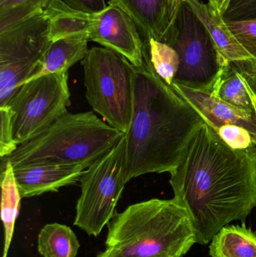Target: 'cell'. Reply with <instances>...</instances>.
I'll use <instances>...</instances> for the list:
<instances>
[{"mask_svg": "<svg viewBox=\"0 0 256 257\" xmlns=\"http://www.w3.org/2000/svg\"><path fill=\"white\" fill-rule=\"evenodd\" d=\"M169 182L189 213L197 244H207L256 206V147L234 149L203 123L186 144Z\"/></svg>", "mask_w": 256, "mask_h": 257, "instance_id": "6da1fadb", "label": "cell"}, {"mask_svg": "<svg viewBox=\"0 0 256 257\" xmlns=\"http://www.w3.org/2000/svg\"><path fill=\"white\" fill-rule=\"evenodd\" d=\"M203 123L193 107L144 62L136 68L132 120L124 136L127 183L146 174L171 173Z\"/></svg>", "mask_w": 256, "mask_h": 257, "instance_id": "7a4b0ae2", "label": "cell"}, {"mask_svg": "<svg viewBox=\"0 0 256 257\" xmlns=\"http://www.w3.org/2000/svg\"><path fill=\"white\" fill-rule=\"evenodd\" d=\"M108 226L107 248L126 257H183L196 244L189 213L174 198L129 205Z\"/></svg>", "mask_w": 256, "mask_h": 257, "instance_id": "3957f363", "label": "cell"}, {"mask_svg": "<svg viewBox=\"0 0 256 257\" xmlns=\"http://www.w3.org/2000/svg\"><path fill=\"white\" fill-rule=\"evenodd\" d=\"M124 136L92 111H67L36 137L18 145L16 151L1 158V162L9 163L13 168L52 163L85 170Z\"/></svg>", "mask_w": 256, "mask_h": 257, "instance_id": "277c9868", "label": "cell"}, {"mask_svg": "<svg viewBox=\"0 0 256 257\" xmlns=\"http://www.w3.org/2000/svg\"><path fill=\"white\" fill-rule=\"evenodd\" d=\"M81 63L89 105L110 126L126 134L133 111L136 68L120 54L100 47L89 49Z\"/></svg>", "mask_w": 256, "mask_h": 257, "instance_id": "5b68a950", "label": "cell"}, {"mask_svg": "<svg viewBox=\"0 0 256 257\" xmlns=\"http://www.w3.org/2000/svg\"><path fill=\"white\" fill-rule=\"evenodd\" d=\"M80 182L81 193L74 225L96 237L115 215L117 202L127 184L124 137L84 170Z\"/></svg>", "mask_w": 256, "mask_h": 257, "instance_id": "8992f818", "label": "cell"}, {"mask_svg": "<svg viewBox=\"0 0 256 257\" xmlns=\"http://www.w3.org/2000/svg\"><path fill=\"white\" fill-rule=\"evenodd\" d=\"M51 42L45 11L0 31V107L34 75Z\"/></svg>", "mask_w": 256, "mask_h": 257, "instance_id": "52a82bcc", "label": "cell"}, {"mask_svg": "<svg viewBox=\"0 0 256 257\" xmlns=\"http://www.w3.org/2000/svg\"><path fill=\"white\" fill-rule=\"evenodd\" d=\"M68 78V73L44 75L14 91L5 106L11 111L17 145L31 140L67 112L70 105Z\"/></svg>", "mask_w": 256, "mask_h": 257, "instance_id": "ba28073f", "label": "cell"}, {"mask_svg": "<svg viewBox=\"0 0 256 257\" xmlns=\"http://www.w3.org/2000/svg\"><path fill=\"white\" fill-rule=\"evenodd\" d=\"M169 45L180 60L173 84L210 93L222 68L230 62L220 55L207 29L184 1Z\"/></svg>", "mask_w": 256, "mask_h": 257, "instance_id": "9c48e42d", "label": "cell"}, {"mask_svg": "<svg viewBox=\"0 0 256 257\" xmlns=\"http://www.w3.org/2000/svg\"><path fill=\"white\" fill-rule=\"evenodd\" d=\"M88 40L120 54L135 67L144 66V39L136 24L118 6L109 4L95 15Z\"/></svg>", "mask_w": 256, "mask_h": 257, "instance_id": "30bf717a", "label": "cell"}, {"mask_svg": "<svg viewBox=\"0 0 256 257\" xmlns=\"http://www.w3.org/2000/svg\"><path fill=\"white\" fill-rule=\"evenodd\" d=\"M182 3L177 0H110L109 4L118 6L130 17L143 39L153 38L169 45L175 33Z\"/></svg>", "mask_w": 256, "mask_h": 257, "instance_id": "8fae6325", "label": "cell"}, {"mask_svg": "<svg viewBox=\"0 0 256 257\" xmlns=\"http://www.w3.org/2000/svg\"><path fill=\"white\" fill-rule=\"evenodd\" d=\"M198 113L204 123L216 131L226 125H236L247 130L256 138L255 113H249L228 105L208 92L189 88L181 84L171 86Z\"/></svg>", "mask_w": 256, "mask_h": 257, "instance_id": "7c38bea8", "label": "cell"}, {"mask_svg": "<svg viewBox=\"0 0 256 257\" xmlns=\"http://www.w3.org/2000/svg\"><path fill=\"white\" fill-rule=\"evenodd\" d=\"M21 197L40 196L59 191L80 181L84 169L78 166L41 163L14 168Z\"/></svg>", "mask_w": 256, "mask_h": 257, "instance_id": "4fadbf2b", "label": "cell"}, {"mask_svg": "<svg viewBox=\"0 0 256 257\" xmlns=\"http://www.w3.org/2000/svg\"><path fill=\"white\" fill-rule=\"evenodd\" d=\"M183 1L204 24L219 54L227 61L239 63L255 60L233 34L222 15L212 12L207 4H204L199 0Z\"/></svg>", "mask_w": 256, "mask_h": 257, "instance_id": "5bb4252c", "label": "cell"}, {"mask_svg": "<svg viewBox=\"0 0 256 257\" xmlns=\"http://www.w3.org/2000/svg\"><path fill=\"white\" fill-rule=\"evenodd\" d=\"M88 42L84 38H66L51 42L40 66L27 81L51 74L68 73L72 66L85 58Z\"/></svg>", "mask_w": 256, "mask_h": 257, "instance_id": "9a60e30c", "label": "cell"}, {"mask_svg": "<svg viewBox=\"0 0 256 257\" xmlns=\"http://www.w3.org/2000/svg\"><path fill=\"white\" fill-rule=\"evenodd\" d=\"M45 12L49 20L52 42L66 38H84L88 40L95 15L74 10L62 0H54Z\"/></svg>", "mask_w": 256, "mask_h": 257, "instance_id": "2e32d148", "label": "cell"}, {"mask_svg": "<svg viewBox=\"0 0 256 257\" xmlns=\"http://www.w3.org/2000/svg\"><path fill=\"white\" fill-rule=\"evenodd\" d=\"M209 254L211 257H256V234L244 223L227 225L212 238Z\"/></svg>", "mask_w": 256, "mask_h": 257, "instance_id": "e0dca14e", "label": "cell"}, {"mask_svg": "<svg viewBox=\"0 0 256 257\" xmlns=\"http://www.w3.org/2000/svg\"><path fill=\"white\" fill-rule=\"evenodd\" d=\"M210 93L228 105L246 112L255 113L244 78L234 63H228L224 66Z\"/></svg>", "mask_w": 256, "mask_h": 257, "instance_id": "ac0fdd59", "label": "cell"}, {"mask_svg": "<svg viewBox=\"0 0 256 257\" xmlns=\"http://www.w3.org/2000/svg\"><path fill=\"white\" fill-rule=\"evenodd\" d=\"M1 217L4 226V251L7 257L13 237L15 222L19 214L22 199L15 178L13 166L9 163L1 162Z\"/></svg>", "mask_w": 256, "mask_h": 257, "instance_id": "d6986e66", "label": "cell"}, {"mask_svg": "<svg viewBox=\"0 0 256 257\" xmlns=\"http://www.w3.org/2000/svg\"><path fill=\"white\" fill-rule=\"evenodd\" d=\"M80 242L69 226L54 223L45 225L38 237V250L43 257H76Z\"/></svg>", "mask_w": 256, "mask_h": 257, "instance_id": "ffe728a7", "label": "cell"}, {"mask_svg": "<svg viewBox=\"0 0 256 257\" xmlns=\"http://www.w3.org/2000/svg\"><path fill=\"white\" fill-rule=\"evenodd\" d=\"M144 62L162 81L172 86L180 63L173 47L153 38L144 39Z\"/></svg>", "mask_w": 256, "mask_h": 257, "instance_id": "44dd1931", "label": "cell"}, {"mask_svg": "<svg viewBox=\"0 0 256 257\" xmlns=\"http://www.w3.org/2000/svg\"><path fill=\"white\" fill-rule=\"evenodd\" d=\"M54 0H0V31L45 11Z\"/></svg>", "mask_w": 256, "mask_h": 257, "instance_id": "7402d4cb", "label": "cell"}, {"mask_svg": "<svg viewBox=\"0 0 256 257\" xmlns=\"http://www.w3.org/2000/svg\"><path fill=\"white\" fill-rule=\"evenodd\" d=\"M225 22L243 48L256 60V20Z\"/></svg>", "mask_w": 256, "mask_h": 257, "instance_id": "603a6c76", "label": "cell"}, {"mask_svg": "<svg viewBox=\"0 0 256 257\" xmlns=\"http://www.w3.org/2000/svg\"><path fill=\"white\" fill-rule=\"evenodd\" d=\"M216 132L222 140L234 149H246L255 145L252 135L241 126L226 125Z\"/></svg>", "mask_w": 256, "mask_h": 257, "instance_id": "cb8c5ba5", "label": "cell"}, {"mask_svg": "<svg viewBox=\"0 0 256 257\" xmlns=\"http://www.w3.org/2000/svg\"><path fill=\"white\" fill-rule=\"evenodd\" d=\"M1 133H0V157L11 155L16 151L18 145L14 139L12 127V114L8 106L0 107Z\"/></svg>", "mask_w": 256, "mask_h": 257, "instance_id": "d4e9b609", "label": "cell"}, {"mask_svg": "<svg viewBox=\"0 0 256 257\" xmlns=\"http://www.w3.org/2000/svg\"><path fill=\"white\" fill-rule=\"evenodd\" d=\"M222 18L232 22L256 20V0H231Z\"/></svg>", "mask_w": 256, "mask_h": 257, "instance_id": "484cf974", "label": "cell"}, {"mask_svg": "<svg viewBox=\"0 0 256 257\" xmlns=\"http://www.w3.org/2000/svg\"><path fill=\"white\" fill-rule=\"evenodd\" d=\"M71 9L83 13H100L107 8L105 0H62Z\"/></svg>", "mask_w": 256, "mask_h": 257, "instance_id": "4316f807", "label": "cell"}, {"mask_svg": "<svg viewBox=\"0 0 256 257\" xmlns=\"http://www.w3.org/2000/svg\"><path fill=\"white\" fill-rule=\"evenodd\" d=\"M233 63L237 66L242 76L256 95V60Z\"/></svg>", "mask_w": 256, "mask_h": 257, "instance_id": "83f0119b", "label": "cell"}, {"mask_svg": "<svg viewBox=\"0 0 256 257\" xmlns=\"http://www.w3.org/2000/svg\"><path fill=\"white\" fill-rule=\"evenodd\" d=\"M231 2V0H208L207 6L212 12L223 16L228 10Z\"/></svg>", "mask_w": 256, "mask_h": 257, "instance_id": "f1b7e54d", "label": "cell"}, {"mask_svg": "<svg viewBox=\"0 0 256 257\" xmlns=\"http://www.w3.org/2000/svg\"><path fill=\"white\" fill-rule=\"evenodd\" d=\"M97 257H126L120 254V253L117 251V250H114L112 248H107L105 251L99 253ZM184 257V256H183Z\"/></svg>", "mask_w": 256, "mask_h": 257, "instance_id": "f546056e", "label": "cell"}, {"mask_svg": "<svg viewBox=\"0 0 256 257\" xmlns=\"http://www.w3.org/2000/svg\"><path fill=\"white\" fill-rule=\"evenodd\" d=\"M245 82H246V86H247L248 90H249V95H250L251 99H252V103H253L254 109H255V113L256 116V95L255 94V93H253V92H252V90H251L250 87H249V86L248 85V84L247 83H246V81H245ZM254 144H255L256 147V138L255 139H254Z\"/></svg>", "mask_w": 256, "mask_h": 257, "instance_id": "4dcf8cb0", "label": "cell"}, {"mask_svg": "<svg viewBox=\"0 0 256 257\" xmlns=\"http://www.w3.org/2000/svg\"><path fill=\"white\" fill-rule=\"evenodd\" d=\"M177 1L180 2V3H182V2H183V0H177Z\"/></svg>", "mask_w": 256, "mask_h": 257, "instance_id": "1f68e13d", "label": "cell"}, {"mask_svg": "<svg viewBox=\"0 0 256 257\" xmlns=\"http://www.w3.org/2000/svg\"><path fill=\"white\" fill-rule=\"evenodd\" d=\"M199 1H201V2H202V1H203V0H199Z\"/></svg>", "mask_w": 256, "mask_h": 257, "instance_id": "d6a6232c", "label": "cell"}]
</instances>
